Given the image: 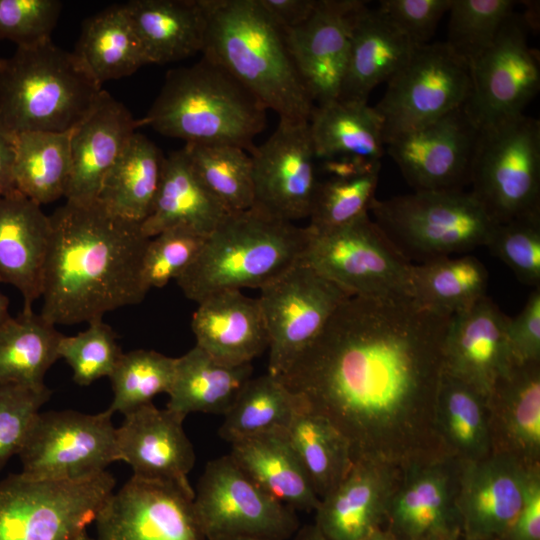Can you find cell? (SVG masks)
Wrapping results in <instances>:
<instances>
[{
  "mask_svg": "<svg viewBox=\"0 0 540 540\" xmlns=\"http://www.w3.org/2000/svg\"><path fill=\"white\" fill-rule=\"evenodd\" d=\"M450 318L413 298L351 296L277 378L352 449L370 428L438 386Z\"/></svg>",
  "mask_w": 540,
  "mask_h": 540,
  "instance_id": "1",
  "label": "cell"
},
{
  "mask_svg": "<svg viewBox=\"0 0 540 540\" xmlns=\"http://www.w3.org/2000/svg\"><path fill=\"white\" fill-rule=\"evenodd\" d=\"M50 220L43 318L54 325L89 323L145 298L142 263L150 238L140 224L109 213L98 201H66Z\"/></svg>",
  "mask_w": 540,
  "mask_h": 540,
  "instance_id": "2",
  "label": "cell"
},
{
  "mask_svg": "<svg viewBox=\"0 0 540 540\" xmlns=\"http://www.w3.org/2000/svg\"><path fill=\"white\" fill-rule=\"evenodd\" d=\"M203 57L218 64L279 119L309 121L315 106L288 52L283 30L258 0H202Z\"/></svg>",
  "mask_w": 540,
  "mask_h": 540,
  "instance_id": "3",
  "label": "cell"
},
{
  "mask_svg": "<svg viewBox=\"0 0 540 540\" xmlns=\"http://www.w3.org/2000/svg\"><path fill=\"white\" fill-rule=\"evenodd\" d=\"M311 229L253 208L229 213L209 234L195 261L176 282L199 303L223 290L263 288L300 263Z\"/></svg>",
  "mask_w": 540,
  "mask_h": 540,
  "instance_id": "4",
  "label": "cell"
},
{
  "mask_svg": "<svg viewBox=\"0 0 540 540\" xmlns=\"http://www.w3.org/2000/svg\"><path fill=\"white\" fill-rule=\"evenodd\" d=\"M266 107L218 64L202 59L167 72L140 126L186 143L223 144L251 153Z\"/></svg>",
  "mask_w": 540,
  "mask_h": 540,
  "instance_id": "5",
  "label": "cell"
},
{
  "mask_svg": "<svg viewBox=\"0 0 540 540\" xmlns=\"http://www.w3.org/2000/svg\"><path fill=\"white\" fill-rule=\"evenodd\" d=\"M102 85L51 39L0 59V122L12 133H63L93 109Z\"/></svg>",
  "mask_w": 540,
  "mask_h": 540,
  "instance_id": "6",
  "label": "cell"
},
{
  "mask_svg": "<svg viewBox=\"0 0 540 540\" xmlns=\"http://www.w3.org/2000/svg\"><path fill=\"white\" fill-rule=\"evenodd\" d=\"M373 221L412 264L486 246L496 223L469 191H414L372 200Z\"/></svg>",
  "mask_w": 540,
  "mask_h": 540,
  "instance_id": "7",
  "label": "cell"
},
{
  "mask_svg": "<svg viewBox=\"0 0 540 540\" xmlns=\"http://www.w3.org/2000/svg\"><path fill=\"white\" fill-rule=\"evenodd\" d=\"M470 191L496 223L540 213V122L524 113L478 129Z\"/></svg>",
  "mask_w": 540,
  "mask_h": 540,
  "instance_id": "8",
  "label": "cell"
},
{
  "mask_svg": "<svg viewBox=\"0 0 540 540\" xmlns=\"http://www.w3.org/2000/svg\"><path fill=\"white\" fill-rule=\"evenodd\" d=\"M114 486L107 471L79 481L11 474L0 482V540H75Z\"/></svg>",
  "mask_w": 540,
  "mask_h": 540,
  "instance_id": "9",
  "label": "cell"
},
{
  "mask_svg": "<svg viewBox=\"0 0 540 540\" xmlns=\"http://www.w3.org/2000/svg\"><path fill=\"white\" fill-rule=\"evenodd\" d=\"M302 261L350 296L413 298L412 264L368 213L330 231H312Z\"/></svg>",
  "mask_w": 540,
  "mask_h": 540,
  "instance_id": "10",
  "label": "cell"
},
{
  "mask_svg": "<svg viewBox=\"0 0 540 540\" xmlns=\"http://www.w3.org/2000/svg\"><path fill=\"white\" fill-rule=\"evenodd\" d=\"M470 89L468 64L445 42L416 46L374 106L384 144L463 107Z\"/></svg>",
  "mask_w": 540,
  "mask_h": 540,
  "instance_id": "11",
  "label": "cell"
},
{
  "mask_svg": "<svg viewBox=\"0 0 540 540\" xmlns=\"http://www.w3.org/2000/svg\"><path fill=\"white\" fill-rule=\"evenodd\" d=\"M21 475L36 480L79 481L118 461L112 413L40 412L18 453Z\"/></svg>",
  "mask_w": 540,
  "mask_h": 540,
  "instance_id": "12",
  "label": "cell"
},
{
  "mask_svg": "<svg viewBox=\"0 0 540 540\" xmlns=\"http://www.w3.org/2000/svg\"><path fill=\"white\" fill-rule=\"evenodd\" d=\"M193 508L207 540H286L299 525L293 509L260 489L230 455L208 462L194 491Z\"/></svg>",
  "mask_w": 540,
  "mask_h": 540,
  "instance_id": "13",
  "label": "cell"
},
{
  "mask_svg": "<svg viewBox=\"0 0 540 540\" xmlns=\"http://www.w3.org/2000/svg\"><path fill=\"white\" fill-rule=\"evenodd\" d=\"M268 333V373L280 377L351 297L303 261L260 289Z\"/></svg>",
  "mask_w": 540,
  "mask_h": 540,
  "instance_id": "14",
  "label": "cell"
},
{
  "mask_svg": "<svg viewBox=\"0 0 540 540\" xmlns=\"http://www.w3.org/2000/svg\"><path fill=\"white\" fill-rule=\"evenodd\" d=\"M469 69L471 89L463 108L478 129L523 113L539 91L540 66L521 15L513 12L505 20Z\"/></svg>",
  "mask_w": 540,
  "mask_h": 540,
  "instance_id": "15",
  "label": "cell"
},
{
  "mask_svg": "<svg viewBox=\"0 0 540 540\" xmlns=\"http://www.w3.org/2000/svg\"><path fill=\"white\" fill-rule=\"evenodd\" d=\"M250 156L252 208L289 222L309 217L319 181L309 121L279 119L273 134Z\"/></svg>",
  "mask_w": 540,
  "mask_h": 540,
  "instance_id": "16",
  "label": "cell"
},
{
  "mask_svg": "<svg viewBox=\"0 0 540 540\" xmlns=\"http://www.w3.org/2000/svg\"><path fill=\"white\" fill-rule=\"evenodd\" d=\"M193 497L174 484L132 476L99 510L95 540H207Z\"/></svg>",
  "mask_w": 540,
  "mask_h": 540,
  "instance_id": "17",
  "label": "cell"
},
{
  "mask_svg": "<svg viewBox=\"0 0 540 540\" xmlns=\"http://www.w3.org/2000/svg\"><path fill=\"white\" fill-rule=\"evenodd\" d=\"M477 135L478 128L461 107L386 146L415 191L463 190L469 184Z\"/></svg>",
  "mask_w": 540,
  "mask_h": 540,
  "instance_id": "18",
  "label": "cell"
},
{
  "mask_svg": "<svg viewBox=\"0 0 540 540\" xmlns=\"http://www.w3.org/2000/svg\"><path fill=\"white\" fill-rule=\"evenodd\" d=\"M359 0H317L312 14L283 35L296 70L316 105L339 98Z\"/></svg>",
  "mask_w": 540,
  "mask_h": 540,
  "instance_id": "19",
  "label": "cell"
},
{
  "mask_svg": "<svg viewBox=\"0 0 540 540\" xmlns=\"http://www.w3.org/2000/svg\"><path fill=\"white\" fill-rule=\"evenodd\" d=\"M510 318L487 296L451 316L443 342V371L488 397L516 363L509 344Z\"/></svg>",
  "mask_w": 540,
  "mask_h": 540,
  "instance_id": "20",
  "label": "cell"
},
{
  "mask_svg": "<svg viewBox=\"0 0 540 540\" xmlns=\"http://www.w3.org/2000/svg\"><path fill=\"white\" fill-rule=\"evenodd\" d=\"M116 428L118 461L133 470V477L171 483L194 496L188 474L195 453L183 429L184 418L152 402L124 415Z\"/></svg>",
  "mask_w": 540,
  "mask_h": 540,
  "instance_id": "21",
  "label": "cell"
},
{
  "mask_svg": "<svg viewBox=\"0 0 540 540\" xmlns=\"http://www.w3.org/2000/svg\"><path fill=\"white\" fill-rule=\"evenodd\" d=\"M139 120L103 90L90 113L71 132V174L66 201L80 204L97 200L103 181L125 150Z\"/></svg>",
  "mask_w": 540,
  "mask_h": 540,
  "instance_id": "22",
  "label": "cell"
},
{
  "mask_svg": "<svg viewBox=\"0 0 540 540\" xmlns=\"http://www.w3.org/2000/svg\"><path fill=\"white\" fill-rule=\"evenodd\" d=\"M52 233L50 216L17 189L0 197V283L23 296V310L41 297Z\"/></svg>",
  "mask_w": 540,
  "mask_h": 540,
  "instance_id": "23",
  "label": "cell"
},
{
  "mask_svg": "<svg viewBox=\"0 0 540 540\" xmlns=\"http://www.w3.org/2000/svg\"><path fill=\"white\" fill-rule=\"evenodd\" d=\"M529 479L510 459L495 458L468 468L457 510L466 540H503L521 508Z\"/></svg>",
  "mask_w": 540,
  "mask_h": 540,
  "instance_id": "24",
  "label": "cell"
},
{
  "mask_svg": "<svg viewBox=\"0 0 540 540\" xmlns=\"http://www.w3.org/2000/svg\"><path fill=\"white\" fill-rule=\"evenodd\" d=\"M191 328L196 346L227 365L249 364L269 344L258 298L241 290L219 291L200 301Z\"/></svg>",
  "mask_w": 540,
  "mask_h": 540,
  "instance_id": "25",
  "label": "cell"
},
{
  "mask_svg": "<svg viewBox=\"0 0 540 540\" xmlns=\"http://www.w3.org/2000/svg\"><path fill=\"white\" fill-rule=\"evenodd\" d=\"M416 45L377 9L365 4L352 29L347 68L339 98L367 102L371 91L393 77L409 60Z\"/></svg>",
  "mask_w": 540,
  "mask_h": 540,
  "instance_id": "26",
  "label": "cell"
},
{
  "mask_svg": "<svg viewBox=\"0 0 540 540\" xmlns=\"http://www.w3.org/2000/svg\"><path fill=\"white\" fill-rule=\"evenodd\" d=\"M230 444L233 461L264 492L292 509H317L320 499L285 429Z\"/></svg>",
  "mask_w": 540,
  "mask_h": 540,
  "instance_id": "27",
  "label": "cell"
},
{
  "mask_svg": "<svg viewBox=\"0 0 540 540\" xmlns=\"http://www.w3.org/2000/svg\"><path fill=\"white\" fill-rule=\"evenodd\" d=\"M229 213L200 180L182 148L166 156L153 209L140 226L147 238L178 226L207 237Z\"/></svg>",
  "mask_w": 540,
  "mask_h": 540,
  "instance_id": "28",
  "label": "cell"
},
{
  "mask_svg": "<svg viewBox=\"0 0 540 540\" xmlns=\"http://www.w3.org/2000/svg\"><path fill=\"white\" fill-rule=\"evenodd\" d=\"M387 510L382 473L366 459L359 458L320 499L315 525L327 540H365L379 531Z\"/></svg>",
  "mask_w": 540,
  "mask_h": 540,
  "instance_id": "29",
  "label": "cell"
},
{
  "mask_svg": "<svg viewBox=\"0 0 540 540\" xmlns=\"http://www.w3.org/2000/svg\"><path fill=\"white\" fill-rule=\"evenodd\" d=\"M123 5L150 64L202 52L207 31L202 0H130Z\"/></svg>",
  "mask_w": 540,
  "mask_h": 540,
  "instance_id": "30",
  "label": "cell"
},
{
  "mask_svg": "<svg viewBox=\"0 0 540 540\" xmlns=\"http://www.w3.org/2000/svg\"><path fill=\"white\" fill-rule=\"evenodd\" d=\"M252 365H227L195 345L176 358L167 409L185 418L189 413L224 415L251 378Z\"/></svg>",
  "mask_w": 540,
  "mask_h": 540,
  "instance_id": "31",
  "label": "cell"
},
{
  "mask_svg": "<svg viewBox=\"0 0 540 540\" xmlns=\"http://www.w3.org/2000/svg\"><path fill=\"white\" fill-rule=\"evenodd\" d=\"M165 158L150 139L135 132L106 175L96 201L109 213L141 225L153 209Z\"/></svg>",
  "mask_w": 540,
  "mask_h": 540,
  "instance_id": "32",
  "label": "cell"
},
{
  "mask_svg": "<svg viewBox=\"0 0 540 540\" xmlns=\"http://www.w3.org/2000/svg\"><path fill=\"white\" fill-rule=\"evenodd\" d=\"M309 130L316 158L359 157L380 161L382 121L367 102L334 101L315 105Z\"/></svg>",
  "mask_w": 540,
  "mask_h": 540,
  "instance_id": "33",
  "label": "cell"
},
{
  "mask_svg": "<svg viewBox=\"0 0 540 540\" xmlns=\"http://www.w3.org/2000/svg\"><path fill=\"white\" fill-rule=\"evenodd\" d=\"M73 52L101 85L150 64L123 4L86 19Z\"/></svg>",
  "mask_w": 540,
  "mask_h": 540,
  "instance_id": "34",
  "label": "cell"
},
{
  "mask_svg": "<svg viewBox=\"0 0 540 540\" xmlns=\"http://www.w3.org/2000/svg\"><path fill=\"white\" fill-rule=\"evenodd\" d=\"M395 540H455L461 527L446 478L436 471L413 477L387 510Z\"/></svg>",
  "mask_w": 540,
  "mask_h": 540,
  "instance_id": "35",
  "label": "cell"
},
{
  "mask_svg": "<svg viewBox=\"0 0 540 540\" xmlns=\"http://www.w3.org/2000/svg\"><path fill=\"white\" fill-rule=\"evenodd\" d=\"M63 335L33 310H23L0 327V382L44 387L48 369L59 358Z\"/></svg>",
  "mask_w": 540,
  "mask_h": 540,
  "instance_id": "36",
  "label": "cell"
},
{
  "mask_svg": "<svg viewBox=\"0 0 540 540\" xmlns=\"http://www.w3.org/2000/svg\"><path fill=\"white\" fill-rule=\"evenodd\" d=\"M285 430L315 492L323 498L354 461L348 439L327 417L308 408L300 399Z\"/></svg>",
  "mask_w": 540,
  "mask_h": 540,
  "instance_id": "37",
  "label": "cell"
},
{
  "mask_svg": "<svg viewBox=\"0 0 540 540\" xmlns=\"http://www.w3.org/2000/svg\"><path fill=\"white\" fill-rule=\"evenodd\" d=\"M71 132L17 135L15 188L40 206L65 197L71 174Z\"/></svg>",
  "mask_w": 540,
  "mask_h": 540,
  "instance_id": "38",
  "label": "cell"
},
{
  "mask_svg": "<svg viewBox=\"0 0 540 540\" xmlns=\"http://www.w3.org/2000/svg\"><path fill=\"white\" fill-rule=\"evenodd\" d=\"M488 273L472 255L412 264L413 299L440 314L452 316L486 295Z\"/></svg>",
  "mask_w": 540,
  "mask_h": 540,
  "instance_id": "39",
  "label": "cell"
},
{
  "mask_svg": "<svg viewBox=\"0 0 540 540\" xmlns=\"http://www.w3.org/2000/svg\"><path fill=\"white\" fill-rule=\"evenodd\" d=\"M299 406L298 397L267 373L250 378L224 414L219 435L228 442L286 429Z\"/></svg>",
  "mask_w": 540,
  "mask_h": 540,
  "instance_id": "40",
  "label": "cell"
},
{
  "mask_svg": "<svg viewBox=\"0 0 540 540\" xmlns=\"http://www.w3.org/2000/svg\"><path fill=\"white\" fill-rule=\"evenodd\" d=\"M183 149L200 180L229 212L252 208V160L245 150L198 143H186Z\"/></svg>",
  "mask_w": 540,
  "mask_h": 540,
  "instance_id": "41",
  "label": "cell"
},
{
  "mask_svg": "<svg viewBox=\"0 0 540 540\" xmlns=\"http://www.w3.org/2000/svg\"><path fill=\"white\" fill-rule=\"evenodd\" d=\"M176 358L154 350L138 349L123 353L109 376L113 401L107 409L124 415L169 392L175 372Z\"/></svg>",
  "mask_w": 540,
  "mask_h": 540,
  "instance_id": "42",
  "label": "cell"
},
{
  "mask_svg": "<svg viewBox=\"0 0 540 540\" xmlns=\"http://www.w3.org/2000/svg\"><path fill=\"white\" fill-rule=\"evenodd\" d=\"M380 168L346 177L318 181L308 227L314 233L330 231L367 214L378 184Z\"/></svg>",
  "mask_w": 540,
  "mask_h": 540,
  "instance_id": "43",
  "label": "cell"
},
{
  "mask_svg": "<svg viewBox=\"0 0 540 540\" xmlns=\"http://www.w3.org/2000/svg\"><path fill=\"white\" fill-rule=\"evenodd\" d=\"M512 0H452L445 42L470 66L495 41L505 20L513 13Z\"/></svg>",
  "mask_w": 540,
  "mask_h": 540,
  "instance_id": "44",
  "label": "cell"
},
{
  "mask_svg": "<svg viewBox=\"0 0 540 540\" xmlns=\"http://www.w3.org/2000/svg\"><path fill=\"white\" fill-rule=\"evenodd\" d=\"M538 362H516L491 391L505 400L507 424L513 438L524 448L540 445V376ZM490 395V394H489Z\"/></svg>",
  "mask_w": 540,
  "mask_h": 540,
  "instance_id": "45",
  "label": "cell"
},
{
  "mask_svg": "<svg viewBox=\"0 0 540 540\" xmlns=\"http://www.w3.org/2000/svg\"><path fill=\"white\" fill-rule=\"evenodd\" d=\"M443 424L449 438L464 451L485 448L487 428L478 391L442 370L437 387Z\"/></svg>",
  "mask_w": 540,
  "mask_h": 540,
  "instance_id": "46",
  "label": "cell"
},
{
  "mask_svg": "<svg viewBox=\"0 0 540 540\" xmlns=\"http://www.w3.org/2000/svg\"><path fill=\"white\" fill-rule=\"evenodd\" d=\"M88 324L77 335H63L58 347L59 358L68 363L74 382L81 386L109 377L123 354L117 335L108 324L102 319Z\"/></svg>",
  "mask_w": 540,
  "mask_h": 540,
  "instance_id": "47",
  "label": "cell"
},
{
  "mask_svg": "<svg viewBox=\"0 0 540 540\" xmlns=\"http://www.w3.org/2000/svg\"><path fill=\"white\" fill-rule=\"evenodd\" d=\"M486 246L522 283L540 287V213L498 223Z\"/></svg>",
  "mask_w": 540,
  "mask_h": 540,
  "instance_id": "48",
  "label": "cell"
},
{
  "mask_svg": "<svg viewBox=\"0 0 540 540\" xmlns=\"http://www.w3.org/2000/svg\"><path fill=\"white\" fill-rule=\"evenodd\" d=\"M205 239L182 226L150 238L142 263V278L147 289L164 287L171 279L182 275L199 255Z\"/></svg>",
  "mask_w": 540,
  "mask_h": 540,
  "instance_id": "49",
  "label": "cell"
},
{
  "mask_svg": "<svg viewBox=\"0 0 540 540\" xmlns=\"http://www.w3.org/2000/svg\"><path fill=\"white\" fill-rule=\"evenodd\" d=\"M50 396L46 386L0 382V470L12 456L18 455L41 406Z\"/></svg>",
  "mask_w": 540,
  "mask_h": 540,
  "instance_id": "50",
  "label": "cell"
},
{
  "mask_svg": "<svg viewBox=\"0 0 540 540\" xmlns=\"http://www.w3.org/2000/svg\"><path fill=\"white\" fill-rule=\"evenodd\" d=\"M61 8L58 0H0V40L21 47L51 39Z\"/></svg>",
  "mask_w": 540,
  "mask_h": 540,
  "instance_id": "51",
  "label": "cell"
},
{
  "mask_svg": "<svg viewBox=\"0 0 540 540\" xmlns=\"http://www.w3.org/2000/svg\"><path fill=\"white\" fill-rule=\"evenodd\" d=\"M452 0H382L377 10L414 45L427 44Z\"/></svg>",
  "mask_w": 540,
  "mask_h": 540,
  "instance_id": "52",
  "label": "cell"
},
{
  "mask_svg": "<svg viewBox=\"0 0 540 540\" xmlns=\"http://www.w3.org/2000/svg\"><path fill=\"white\" fill-rule=\"evenodd\" d=\"M508 339L516 362H538L540 356V287L529 296L523 310L509 320Z\"/></svg>",
  "mask_w": 540,
  "mask_h": 540,
  "instance_id": "53",
  "label": "cell"
},
{
  "mask_svg": "<svg viewBox=\"0 0 540 540\" xmlns=\"http://www.w3.org/2000/svg\"><path fill=\"white\" fill-rule=\"evenodd\" d=\"M503 540H540V485L530 476L521 508Z\"/></svg>",
  "mask_w": 540,
  "mask_h": 540,
  "instance_id": "54",
  "label": "cell"
},
{
  "mask_svg": "<svg viewBox=\"0 0 540 540\" xmlns=\"http://www.w3.org/2000/svg\"><path fill=\"white\" fill-rule=\"evenodd\" d=\"M264 10L281 28L303 23L313 12L317 0H258Z\"/></svg>",
  "mask_w": 540,
  "mask_h": 540,
  "instance_id": "55",
  "label": "cell"
},
{
  "mask_svg": "<svg viewBox=\"0 0 540 540\" xmlns=\"http://www.w3.org/2000/svg\"><path fill=\"white\" fill-rule=\"evenodd\" d=\"M17 135L0 122V197L16 190L14 167Z\"/></svg>",
  "mask_w": 540,
  "mask_h": 540,
  "instance_id": "56",
  "label": "cell"
},
{
  "mask_svg": "<svg viewBox=\"0 0 540 540\" xmlns=\"http://www.w3.org/2000/svg\"><path fill=\"white\" fill-rule=\"evenodd\" d=\"M525 12L521 15L528 31L536 32L539 29V2L526 1L524 2Z\"/></svg>",
  "mask_w": 540,
  "mask_h": 540,
  "instance_id": "57",
  "label": "cell"
},
{
  "mask_svg": "<svg viewBox=\"0 0 540 540\" xmlns=\"http://www.w3.org/2000/svg\"><path fill=\"white\" fill-rule=\"evenodd\" d=\"M293 540H327L316 525L305 526L295 532Z\"/></svg>",
  "mask_w": 540,
  "mask_h": 540,
  "instance_id": "58",
  "label": "cell"
},
{
  "mask_svg": "<svg viewBox=\"0 0 540 540\" xmlns=\"http://www.w3.org/2000/svg\"><path fill=\"white\" fill-rule=\"evenodd\" d=\"M8 307L9 300L0 290V327L11 318Z\"/></svg>",
  "mask_w": 540,
  "mask_h": 540,
  "instance_id": "59",
  "label": "cell"
},
{
  "mask_svg": "<svg viewBox=\"0 0 540 540\" xmlns=\"http://www.w3.org/2000/svg\"><path fill=\"white\" fill-rule=\"evenodd\" d=\"M365 540H395L391 534L382 533L380 530Z\"/></svg>",
  "mask_w": 540,
  "mask_h": 540,
  "instance_id": "60",
  "label": "cell"
},
{
  "mask_svg": "<svg viewBox=\"0 0 540 540\" xmlns=\"http://www.w3.org/2000/svg\"><path fill=\"white\" fill-rule=\"evenodd\" d=\"M75 540H95V538H91L86 531H83L75 538Z\"/></svg>",
  "mask_w": 540,
  "mask_h": 540,
  "instance_id": "61",
  "label": "cell"
},
{
  "mask_svg": "<svg viewBox=\"0 0 540 540\" xmlns=\"http://www.w3.org/2000/svg\"><path fill=\"white\" fill-rule=\"evenodd\" d=\"M214 540H258V539H252V538H243V537H230V538H219Z\"/></svg>",
  "mask_w": 540,
  "mask_h": 540,
  "instance_id": "62",
  "label": "cell"
},
{
  "mask_svg": "<svg viewBox=\"0 0 540 540\" xmlns=\"http://www.w3.org/2000/svg\"><path fill=\"white\" fill-rule=\"evenodd\" d=\"M430 540H445V539H430Z\"/></svg>",
  "mask_w": 540,
  "mask_h": 540,
  "instance_id": "63",
  "label": "cell"
},
{
  "mask_svg": "<svg viewBox=\"0 0 540 540\" xmlns=\"http://www.w3.org/2000/svg\"><path fill=\"white\" fill-rule=\"evenodd\" d=\"M1 59V58H0Z\"/></svg>",
  "mask_w": 540,
  "mask_h": 540,
  "instance_id": "64",
  "label": "cell"
}]
</instances>
